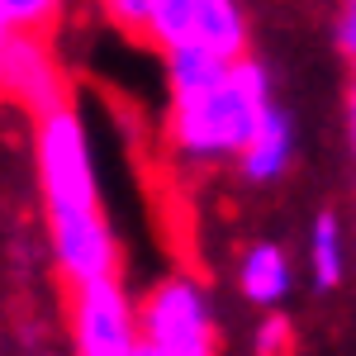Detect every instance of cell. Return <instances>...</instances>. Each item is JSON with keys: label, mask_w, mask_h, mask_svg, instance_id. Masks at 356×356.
Listing matches in <instances>:
<instances>
[{"label": "cell", "mask_w": 356, "mask_h": 356, "mask_svg": "<svg viewBox=\"0 0 356 356\" xmlns=\"http://www.w3.org/2000/svg\"><path fill=\"white\" fill-rule=\"evenodd\" d=\"M271 76L257 57H238L219 86H209L195 100H171L166 143L186 162H223L238 157L257 124L271 110Z\"/></svg>", "instance_id": "6da1fadb"}, {"label": "cell", "mask_w": 356, "mask_h": 356, "mask_svg": "<svg viewBox=\"0 0 356 356\" xmlns=\"http://www.w3.org/2000/svg\"><path fill=\"white\" fill-rule=\"evenodd\" d=\"M33 166H38V191H43V219L48 223L105 214L76 105H62V110L33 119Z\"/></svg>", "instance_id": "7a4b0ae2"}, {"label": "cell", "mask_w": 356, "mask_h": 356, "mask_svg": "<svg viewBox=\"0 0 356 356\" xmlns=\"http://www.w3.org/2000/svg\"><path fill=\"white\" fill-rule=\"evenodd\" d=\"M147 43L162 57L176 48H204L238 62L247 57V19L238 0H157Z\"/></svg>", "instance_id": "3957f363"}, {"label": "cell", "mask_w": 356, "mask_h": 356, "mask_svg": "<svg viewBox=\"0 0 356 356\" xmlns=\"http://www.w3.org/2000/svg\"><path fill=\"white\" fill-rule=\"evenodd\" d=\"M67 314H72L76 356H138V347H143V323H138L119 275L72 285Z\"/></svg>", "instance_id": "277c9868"}, {"label": "cell", "mask_w": 356, "mask_h": 356, "mask_svg": "<svg viewBox=\"0 0 356 356\" xmlns=\"http://www.w3.org/2000/svg\"><path fill=\"white\" fill-rule=\"evenodd\" d=\"M138 323H143V342L162 356H214V323L204 295L186 275L162 280L138 304Z\"/></svg>", "instance_id": "5b68a950"}, {"label": "cell", "mask_w": 356, "mask_h": 356, "mask_svg": "<svg viewBox=\"0 0 356 356\" xmlns=\"http://www.w3.org/2000/svg\"><path fill=\"white\" fill-rule=\"evenodd\" d=\"M0 76H5V95L29 114H43L72 105V86L62 62L48 48V33H5L0 38Z\"/></svg>", "instance_id": "8992f818"}, {"label": "cell", "mask_w": 356, "mask_h": 356, "mask_svg": "<svg viewBox=\"0 0 356 356\" xmlns=\"http://www.w3.org/2000/svg\"><path fill=\"white\" fill-rule=\"evenodd\" d=\"M290 157H295V119L280 110V105H271L266 119L257 124L252 143L238 152V171H243V181H252V186H266V181H275L290 166Z\"/></svg>", "instance_id": "52a82bcc"}, {"label": "cell", "mask_w": 356, "mask_h": 356, "mask_svg": "<svg viewBox=\"0 0 356 356\" xmlns=\"http://www.w3.org/2000/svg\"><path fill=\"white\" fill-rule=\"evenodd\" d=\"M228 57L219 53H204V48H176V53H166V90H171V100H195V95H204L209 86H219L228 76Z\"/></svg>", "instance_id": "ba28073f"}, {"label": "cell", "mask_w": 356, "mask_h": 356, "mask_svg": "<svg viewBox=\"0 0 356 356\" xmlns=\"http://www.w3.org/2000/svg\"><path fill=\"white\" fill-rule=\"evenodd\" d=\"M238 285H243V295L252 304H280L290 295V261H285V252L275 243H261L252 247L243 257V271H238Z\"/></svg>", "instance_id": "9c48e42d"}, {"label": "cell", "mask_w": 356, "mask_h": 356, "mask_svg": "<svg viewBox=\"0 0 356 356\" xmlns=\"http://www.w3.org/2000/svg\"><path fill=\"white\" fill-rule=\"evenodd\" d=\"M309 271H314V285L318 290L342 285L347 257H342V223L332 219V214H318L314 219V233H309Z\"/></svg>", "instance_id": "30bf717a"}, {"label": "cell", "mask_w": 356, "mask_h": 356, "mask_svg": "<svg viewBox=\"0 0 356 356\" xmlns=\"http://www.w3.org/2000/svg\"><path fill=\"white\" fill-rule=\"evenodd\" d=\"M67 0H0V29L5 33H48Z\"/></svg>", "instance_id": "8fae6325"}, {"label": "cell", "mask_w": 356, "mask_h": 356, "mask_svg": "<svg viewBox=\"0 0 356 356\" xmlns=\"http://www.w3.org/2000/svg\"><path fill=\"white\" fill-rule=\"evenodd\" d=\"M100 10H105V19H110L114 29L147 38V24H152V10H157V0H100Z\"/></svg>", "instance_id": "7c38bea8"}, {"label": "cell", "mask_w": 356, "mask_h": 356, "mask_svg": "<svg viewBox=\"0 0 356 356\" xmlns=\"http://www.w3.org/2000/svg\"><path fill=\"white\" fill-rule=\"evenodd\" d=\"M290 342H295L290 318H285V314H271V318L257 328V337H252V352H257V356H285V352H290Z\"/></svg>", "instance_id": "4fadbf2b"}, {"label": "cell", "mask_w": 356, "mask_h": 356, "mask_svg": "<svg viewBox=\"0 0 356 356\" xmlns=\"http://www.w3.org/2000/svg\"><path fill=\"white\" fill-rule=\"evenodd\" d=\"M337 48L356 62V0H342L337 10Z\"/></svg>", "instance_id": "5bb4252c"}, {"label": "cell", "mask_w": 356, "mask_h": 356, "mask_svg": "<svg viewBox=\"0 0 356 356\" xmlns=\"http://www.w3.org/2000/svg\"><path fill=\"white\" fill-rule=\"evenodd\" d=\"M347 119H352V143H356V76H352V95H347Z\"/></svg>", "instance_id": "9a60e30c"}, {"label": "cell", "mask_w": 356, "mask_h": 356, "mask_svg": "<svg viewBox=\"0 0 356 356\" xmlns=\"http://www.w3.org/2000/svg\"><path fill=\"white\" fill-rule=\"evenodd\" d=\"M138 356H162V352H152V347H147V342H143V347H138Z\"/></svg>", "instance_id": "2e32d148"}]
</instances>
